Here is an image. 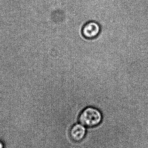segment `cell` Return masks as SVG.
<instances>
[{"instance_id":"cell-1","label":"cell","mask_w":148,"mask_h":148,"mask_svg":"<svg viewBox=\"0 0 148 148\" xmlns=\"http://www.w3.org/2000/svg\"><path fill=\"white\" fill-rule=\"evenodd\" d=\"M102 120L101 113L97 109L88 107L84 109L79 116L80 123L84 127L93 128L100 124Z\"/></svg>"},{"instance_id":"cell-2","label":"cell","mask_w":148,"mask_h":148,"mask_svg":"<svg viewBox=\"0 0 148 148\" xmlns=\"http://www.w3.org/2000/svg\"><path fill=\"white\" fill-rule=\"evenodd\" d=\"M101 32V26L95 21L88 22L84 24L82 30L83 36L85 38L90 39L95 38Z\"/></svg>"},{"instance_id":"cell-3","label":"cell","mask_w":148,"mask_h":148,"mask_svg":"<svg viewBox=\"0 0 148 148\" xmlns=\"http://www.w3.org/2000/svg\"><path fill=\"white\" fill-rule=\"evenodd\" d=\"M86 134V129L82 124H75L70 130V137L73 140L76 142H79L82 140Z\"/></svg>"},{"instance_id":"cell-4","label":"cell","mask_w":148,"mask_h":148,"mask_svg":"<svg viewBox=\"0 0 148 148\" xmlns=\"http://www.w3.org/2000/svg\"><path fill=\"white\" fill-rule=\"evenodd\" d=\"M0 148H4L3 143L1 141H0Z\"/></svg>"}]
</instances>
